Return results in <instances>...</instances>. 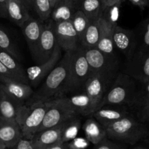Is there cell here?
I'll use <instances>...</instances> for the list:
<instances>
[{
    "instance_id": "7dc6e473",
    "label": "cell",
    "mask_w": 149,
    "mask_h": 149,
    "mask_svg": "<svg viewBox=\"0 0 149 149\" xmlns=\"http://www.w3.org/2000/svg\"><path fill=\"white\" fill-rule=\"evenodd\" d=\"M4 93V90H3V89H2V87H1V84H0V100H1V97H2V96H3Z\"/></svg>"
},
{
    "instance_id": "816d5d0a",
    "label": "cell",
    "mask_w": 149,
    "mask_h": 149,
    "mask_svg": "<svg viewBox=\"0 0 149 149\" xmlns=\"http://www.w3.org/2000/svg\"><path fill=\"white\" fill-rule=\"evenodd\" d=\"M148 136H149V133H148Z\"/></svg>"
},
{
    "instance_id": "ab89813d",
    "label": "cell",
    "mask_w": 149,
    "mask_h": 149,
    "mask_svg": "<svg viewBox=\"0 0 149 149\" xmlns=\"http://www.w3.org/2000/svg\"><path fill=\"white\" fill-rule=\"evenodd\" d=\"M7 0H0V17L7 18Z\"/></svg>"
},
{
    "instance_id": "f907efd6",
    "label": "cell",
    "mask_w": 149,
    "mask_h": 149,
    "mask_svg": "<svg viewBox=\"0 0 149 149\" xmlns=\"http://www.w3.org/2000/svg\"><path fill=\"white\" fill-rule=\"evenodd\" d=\"M148 7H149V1H148Z\"/></svg>"
},
{
    "instance_id": "7402d4cb",
    "label": "cell",
    "mask_w": 149,
    "mask_h": 149,
    "mask_svg": "<svg viewBox=\"0 0 149 149\" xmlns=\"http://www.w3.org/2000/svg\"><path fill=\"white\" fill-rule=\"evenodd\" d=\"M67 98L71 107L79 116H90L95 111L91 99L84 91L74 93Z\"/></svg>"
},
{
    "instance_id": "277c9868",
    "label": "cell",
    "mask_w": 149,
    "mask_h": 149,
    "mask_svg": "<svg viewBox=\"0 0 149 149\" xmlns=\"http://www.w3.org/2000/svg\"><path fill=\"white\" fill-rule=\"evenodd\" d=\"M48 101H37L21 105L16 122L23 138L31 140L40 128L48 108Z\"/></svg>"
},
{
    "instance_id": "7c38bea8",
    "label": "cell",
    "mask_w": 149,
    "mask_h": 149,
    "mask_svg": "<svg viewBox=\"0 0 149 149\" xmlns=\"http://www.w3.org/2000/svg\"><path fill=\"white\" fill-rule=\"evenodd\" d=\"M57 42L64 52H74L80 48V42L71 20L55 23Z\"/></svg>"
},
{
    "instance_id": "60d3db41",
    "label": "cell",
    "mask_w": 149,
    "mask_h": 149,
    "mask_svg": "<svg viewBox=\"0 0 149 149\" xmlns=\"http://www.w3.org/2000/svg\"><path fill=\"white\" fill-rule=\"evenodd\" d=\"M134 5L139 7L141 10H144L146 7H148L149 0H129Z\"/></svg>"
},
{
    "instance_id": "8fae6325",
    "label": "cell",
    "mask_w": 149,
    "mask_h": 149,
    "mask_svg": "<svg viewBox=\"0 0 149 149\" xmlns=\"http://www.w3.org/2000/svg\"><path fill=\"white\" fill-rule=\"evenodd\" d=\"M127 74L142 84L149 81V50L134 53L128 60Z\"/></svg>"
},
{
    "instance_id": "6da1fadb",
    "label": "cell",
    "mask_w": 149,
    "mask_h": 149,
    "mask_svg": "<svg viewBox=\"0 0 149 149\" xmlns=\"http://www.w3.org/2000/svg\"><path fill=\"white\" fill-rule=\"evenodd\" d=\"M72 52H65L56 66L45 79L42 86L33 92L27 104L37 101H49L61 97V91L68 77Z\"/></svg>"
},
{
    "instance_id": "d6a6232c",
    "label": "cell",
    "mask_w": 149,
    "mask_h": 149,
    "mask_svg": "<svg viewBox=\"0 0 149 149\" xmlns=\"http://www.w3.org/2000/svg\"><path fill=\"white\" fill-rule=\"evenodd\" d=\"M149 103V81L143 86L139 90H137L135 98L132 102V106H135L138 109H141Z\"/></svg>"
},
{
    "instance_id": "5bb4252c",
    "label": "cell",
    "mask_w": 149,
    "mask_h": 149,
    "mask_svg": "<svg viewBox=\"0 0 149 149\" xmlns=\"http://www.w3.org/2000/svg\"><path fill=\"white\" fill-rule=\"evenodd\" d=\"M0 84L4 91L20 104H25L33 94V90L29 84L20 82L10 78L0 79Z\"/></svg>"
},
{
    "instance_id": "1f68e13d",
    "label": "cell",
    "mask_w": 149,
    "mask_h": 149,
    "mask_svg": "<svg viewBox=\"0 0 149 149\" xmlns=\"http://www.w3.org/2000/svg\"><path fill=\"white\" fill-rule=\"evenodd\" d=\"M136 36L138 41L136 51L149 50V17L143 22L139 33Z\"/></svg>"
},
{
    "instance_id": "ffe728a7",
    "label": "cell",
    "mask_w": 149,
    "mask_h": 149,
    "mask_svg": "<svg viewBox=\"0 0 149 149\" xmlns=\"http://www.w3.org/2000/svg\"><path fill=\"white\" fill-rule=\"evenodd\" d=\"M29 10L21 0H7V18L19 27H23L26 22L31 17Z\"/></svg>"
},
{
    "instance_id": "ee69618b",
    "label": "cell",
    "mask_w": 149,
    "mask_h": 149,
    "mask_svg": "<svg viewBox=\"0 0 149 149\" xmlns=\"http://www.w3.org/2000/svg\"><path fill=\"white\" fill-rule=\"evenodd\" d=\"M64 1H66V2H68V4H71V5L74 6L75 8H77V10H78L79 4L81 0H64Z\"/></svg>"
},
{
    "instance_id": "9c48e42d",
    "label": "cell",
    "mask_w": 149,
    "mask_h": 149,
    "mask_svg": "<svg viewBox=\"0 0 149 149\" xmlns=\"http://www.w3.org/2000/svg\"><path fill=\"white\" fill-rule=\"evenodd\" d=\"M58 45L55 31V23L52 20L42 24V32L34 60L37 63H45L50 58Z\"/></svg>"
},
{
    "instance_id": "681fc988",
    "label": "cell",
    "mask_w": 149,
    "mask_h": 149,
    "mask_svg": "<svg viewBox=\"0 0 149 149\" xmlns=\"http://www.w3.org/2000/svg\"><path fill=\"white\" fill-rule=\"evenodd\" d=\"M134 149H146V148H143V147H141V146H139V147H137V148H134Z\"/></svg>"
},
{
    "instance_id": "f546056e",
    "label": "cell",
    "mask_w": 149,
    "mask_h": 149,
    "mask_svg": "<svg viewBox=\"0 0 149 149\" xmlns=\"http://www.w3.org/2000/svg\"><path fill=\"white\" fill-rule=\"evenodd\" d=\"M71 23H72L74 29L78 36L79 39L80 45H81V41L82 39L83 36L84 34L86 29L90 23V20L88 17L81 11L78 10L76 11L71 19Z\"/></svg>"
},
{
    "instance_id": "4fadbf2b",
    "label": "cell",
    "mask_w": 149,
    "mask_h": 149,
    "mask_svg": "<svg viewBox=\"0 0 149 149\" xmlns=\"http://www.w3.org/2000/svg\"><path fill=\"white\" fill-rule=\"evenodd\" d=\"M113 42L115 49L127 57L132 58L138 47L136 33L132 30L124 29L116 25L113 32Z\"/></svg>"
},
{
    "instance_id": "3957f363",
    "label": "cell",
    "mask_w": 149,
    "mask_h": 149,
    "mask_svg": "<svg viewBox=\"0 0 149 149\" xmlns=\"http://www.w3.org/2000/svg\"><path fill=\"white\" fill-rule=\"evenodd\" d=\"M136 91V85L132 77L127 74H118L97 109L105 106H132Z\"/></svg>"
},
{
    "instance_id": "30bf717a",
    "label": "cell",
    "mask_w": 149,
    "mask_h": 149,
    "mask_svg": "<svg viewBox=\"0 0 149 149\" xmlns=\"http://www.w3.org/2000/svg\"><path fill=\"white\" fill-rule=\"evenodd\" d=\"M62 51L61 48L58 45L49 60L37 65H33L26 68V76L31 87L36 88L38 85L44 81L61 59Z\"/></svg>"
},
{
    "instance_id": "cb8c5ba5",
    "label": "cell",
    "mask_w": 149,
    "mask_h": 149,
    "mask_svg": "<svg viewBox=\"0 0 149 149\" xmlns=\"http://www.w3.org/2000/svg\"><path fill=\"white\" fill-rule=\"evenodd\" d=\"M21 105L13 100L4 92L0 100V116L7 120L16 122Z\"/></svg>"
},
{
    "instance_id": "d590c367",
    "label": "cell",
    "mask_w": 149,
    "mask_h": 149,
    "mask_svg": "<svg viewBox=\"0 0 149 149\" xmlns=\"http://www.w3.org/2000/svg\"><path fill=\"white\" fill-rule=\"evenodd\" d=\"M94 149H122V147L112 142L109 138H105L100 143L95 146Z\"/></svg>"
},
{
    "instance_id": "d6986e66",
    "label": "cell",
    "mask_w": 149,
    "mask_h": 149,
    "mask_svg": "<svg viewBox=\"0 0 149 149\" xmlns=\"http://www.w3.org/2000/svg\"><path fill=\"white\" fill-rule=\"evenodd\" d=\"M63 125L64 123L35 134L31 141L36 149H43L61 141Z\"/></svg>"
},
{
    "instance_id": "4316f807",
    "label": "cell",
    "mask_w": 149,
    "mask_h": 149,
    "mask_svg": "<svg viewBox=\"0 0 149 149\" xmlns=\"http://www.w3.org/2000/svg\"><path fill=\"white\" fill-rule=\"evenodd\" d=\"M78 10H81L90 20L100 18L103 7L101 0H81Z\"/></svg>"
},
{
    "instance_id": "2e32d148",
    "label": "cell",
    "mask_w": 149,
    "mask_h": 149,
    "mask_svg": "<svg viewBox=\"0 0 149 149\" xmlns=\"http://www.w3.org/2000/svg\"><path fill=\"white\" fill-rule=\"evenodd\" d=\"M22 138L21 130L17 122L0 116V141L6 148H14Z\"/></svg>"
},
{
    "instance_id": "d4e9b609",
    "label": "cell",
    "mask_w": 149,
    "mask_h": 149,
    "mask_svg": "<svg viewBox=\"0 0 149 149\" xmlns=\"http://www.w3.org/2000/svg\"><path fill=\"white\" fill-rule=\"evenodd\" d=\"M100 19V18H99ZM90 20L88 26L86 29L80 47L84 49L95 48L100 38V20Z\"/></svg>"
},
{
    "instance_id": "484cf974",
    "label": "cell",
    "mask_w": 149,
    "mask_h": 149,
    "mask_svg": "<svg viewBox=\"0 0 149 149\" xmlns=\"http://www.w3.org/2000/svg\"><path fill=\"white\" fill-rule=\"evenodd\" d=\"M77 10H78L74 6L68 4L64 0H61L52 8L50 16L51 20L55 23L69 21L71 20Z\"/></svg>"
},
{
    "instance_id": "e575fe53",
    "label": "cell",
    "mask_w": 149,
    "mask_h": 149,
    "mask_svg": "<svg viewBox=\"0 0 149 149\" xmlns=\"http://www.w3.org/2000/svg\"><path fill=\"white\" fill-rule=\"evenodd\" d=\"M89 146L90 142L81 137H77L67 143L68 149H87Z\"/></svg>"
},
{
    "instance_id": "7bdbcfd3",
    "label": "cell",
    "mask_w": 149,
    "mask_h": 149,
    "mask_svg": "<svg viewBox=\"0 0 149 149\" xmlns=\"http://www.w3.org/2000/svg\"><path fill=\"white\" fill-rule=\"evenodd\" d=\"M101 1L102 4H103V7L104 9L106 7L113 5V4H116V3L122 1V0H101Z\"/></svg>"
},
{
    "instance_id": "8d00e7d4",
    "label": "cell",
    "mask_w": 149,
    "mask_h": 149,
    "mask_svg": "<svg viewBox=\"0 0 149 149\" xmlns=\"http://www.w3.org/2000/svg\"><path fill=\"white\" fill-rule=\"evenodd\" d=\"M138 115L140 122H149V103L147 105H146L145 106L141 108V109H138Z\"/></svg>"
},
{
    "instance_id": "83f0119b",
    "label": "cell",
    "mask_w": 149,
    "mask_h": 149,
    "mask_svg": "<svg viewBox=\"0 0 149 149\" xmlns=\"http://www.w3.org/2000/svg\"><path fill=\"white\" fill-rule=\"evenodd\" d=\"M0 49L14 57L18 61H21V54L17 45L7 31L0 24Z\"/></svg>"
},
{
    "instance_id": "52a82bcc",
    "label": "cell",
    "mask_w": 149,
    "mask_h": 149,
    "mask_svg": "<svg viewBox=\"0 0 149 149\" xmlns=\"http://www.w3.org/2000/svg\"><path fill=\"white\" fill-rule=\"evenodd\" d=\"M90 69V74L97 73L118 74L119 63L116 56L105 54L97 48H81Z\"/></svg>"
},
{
    "instance_id": "b9f144b4",
    "label": "cell",
    "mask_w": 149,
    "mask_h": 149,
    "mask_svg": "<svg viewBox=\"0 0 149 149\" xmlns=\"http://www.w3.org/2000/svg\"><path fill=\"white\" fill-rule=\"evenodd\" d=\"M43 149H68V146H67V143H63L62 141H59L53 145H51Z\"/></svg>"
},
{
    "instance_id": "9a60e30c",
    "label": "cell",
    "mask_w": 149,
    "mask_h": 149,
    "mask_svg": "<svg viewBox=\"0 0 149 149\" xmlns=\"http://www.w3.org/2000/svg\"><path fill=\"white\" fill-rule=\"evenodd\" d=\"M118 106H105L95 111L90 116L95 119L106 129L119 119L130 116L126 109Z\"/></svg>"
},
{
    "instance_id": "bcb514c9",
    "label": "cell",
    "mask_w": 149,
    "mask_h": 149,
    "mask_svg": "<svg viewBox=\"0 0 149 149\" xmlns=\"http://www.w3.org/2000/svg\"><path fill=\"white\" fill-rule=\"evenodd\" d=\"M49 3H50L51 7H52V8H53V7H55V6L60 1H61V0H49Z\"/></svg>"
},
{
    "instance_id": "ba28073f",
    "label": "cell",
    "mask_w": 149,
    "mask_h": 149,
    "mask_svg": "<svg viewBox=\"0 0 149 149\" xmlns=\"http://www.w3.org/2000/svg\"><path fill=\"white\" fill-rule=\"evenodd\" d=\"M117 74L104 73L90 74L83 91L87 93L91 99L95 111L97 109L100 101L109 90Z\"/></svg>"
},
{
    "instance_id": "ac0fdd59",
    "label": "cell",
    "mask_w": 149,
    "mask_h": 149,
    "mask_svg": "<svg viewBox=\"0 0 149 149\" xmlns=\"http://www.w3.org/2000/svg\"><path fill=\"white\" fill-rule=\"evenodd\" d=\"M100 38L96 48L102 52L111 56H116L115 47L113 42V32L114 27L105 20L101 15L100 17Z\"/></svg>"
},
{
    "instance_id": "5b68a950",
    "label": "cell",
    "mask_w": 149,
    "mask_h": 149,
    "mask_svg": "<svg viewBox=\"0 0 149 149\" xmlns=\"http://www.w3.org/2000/svg\"><path fill=\"white\" fill-rule=\"evenodd\" d=\"M90 76V69L81 47L72 52L69 73L66 83L63 88L61 97L68 94L82 92Z\"/></svg>"
},
{
    "instance_id": "603a6c76",
    "label": "cell",
    "mask_w": 149,
    "mask_h": 149,
    "mask_svg": "<svg viewBox=\"0 0 149 149\" xmlns=\"http://www.w3.org/2000/svg\"><path fill=\"white\" fill-rule=\"evenodd\" d=\"M83 130L86 139L93 145H97L107 138L106 129L93 117L89 118L83 125Z\"/></svg>"
},
{
    "instance_id": "44dd1931",
    "label": "cell",
    "mask_w": 149,
    "mask_h": 149,
    "mask_svg": "<svg viewBox=\"0 0 149 149\" xmlns=\"http://www.w3.org/2000/svg\"><path fill=\"white\" fill-rule=\"evenodd\" d=\"M0 62L6 68L13 74L18 81L29 84L26 69L23 68L21 64L14 57L5 51L0 49Z\"/></svg>"
},
{
    "instance_id": "f1b7e54d",
    "label": "cell",
    "mask_w": 149,
    "mask_h": 149,
    "mask_svg": "<svg viewBox=\"0 0 149 149\" xmlns=\"http://www.w3.org/2000/svg\"><path fill=\"white\" fill-rule=\"evenodd\" d=\"M81 128V121L78 116L72 118L65 122L61 133V141L68 143L76 138Z\"/></svg>"
},
{
    "instance_id": "c3c4849f",
    "label": "cell",
    "mask_w": 149,
    "mask_h": 149,
    "mask_svg": "<svg viewBox=\"0 0 149 149\" xmlns=\"http://www.w3.org/2000/svg\"><path fill=\"white\" fill-rule=\"evenodd\" d=\"M0 149H6L5 146H4V144L1 142V141H0Z\"/></svg>"
},
{
    "instance_id": "4dcf8cb0",
    "label": "cell",
    "mask_w": 149,
    "mask_h": 149,
    "mask_svg": "<svg viewBox=\"0 0 149 149\" xmlns=\"http://www.w3.org/2000/svg\"><path fill=\"white\" fill-rule=\"evenodd\" d=\"M32 7L42 22H46L50 18L52 7L49 0H32Z\"/></svg>"
},
{
    "instance_id": "e0dca14e",
    "label": "cell",
    "mask_w": 149,
    "mask_h": 149,
    "mask_svg": "<svg viewBox=\"0 0 149 149\" xmlns=\"http://www.w3.org/2000/svg\"><path fill=\"white\" fill-rule=\"evenodd\" d=\"M42 24H43V22L36 20L33 17H31V18L28 21H26L21 28L23 36L26 39L33 59L37 52L38 45H39L41 32H42Z\"/></svg>"
},
{
    "instance_id": "f6af8a7d",
    "label": "cell",
    "mask_w": 149,
    "mask_h": 149,
    "mask_svg": "<svg viewBox=\"0 0 149 149\" xmlns=\"http://www.w3.org/2000/svg\"><path fill=\"white\" fill-rule=\"evenodd\" d=\"M21 1L24 3L25 5L29 9L32 7V0H21Z\"/></svg>"
},
{
    "instance_id": "836d02e7",
    "label": "cell",
    "mask_w": 149,
    "mask_h": 149,
    "mask_svg": "<svg viewBox=\"0 0 149 149\" xmlns=\"http://www.w3.org/2000/svg\"><path fill=\"white\" fill-rule=\"evenodd\" d=\"M122 1L118 2L110 7H106L103 10L101 16L113 26L117 25V20L119 17L120 7Z\"/></svg>"
},
{
    "instance_id": "f35d334b",
    "label": "cell",
    "mask_w": 149,
    "mask_h": 149,
    "mask_svg": "<svg viewBox=\"0 0 149 149\" xmlns=\"http://www.w3.org/2000/svg\"><path fill=\"white\" fill-rule=\"evenodd\" d=\"M4 77H6V78L13 79L17 80L15 78L14 76H13V74H12L11 73H10V71L5 68V67H4V65L0 62V79L4 78Z\"/></svg>"
},
{
    "instance_id": "8992f818",
    "label": "cell",
    "mask_w": 149,
    "mask_h": 149,
    "mask_svg": "<svg viewBox=\"0 0 149 149\" xmlns=\"http://www.w3.org/2000/svg\"><path fill=\"white\" fill-rule=\"evenodd\" d=\"M48 104L43 122L37 132L59 126L69 119L79 116L71 107L67 97H58L49 100Z\"/></svg>"
},
{
    "instance_id": "74e56055",
    "label": "cell",
    "mask_w": 149,
    "mask_h": 149,
    "mask_svg": "<svg viewBox=\"0 0 149 149\" xmlns=\"http://www.w3.org/2000/svg\"><path fill=\"white\" fill-rule=\"evenodd\" d=\"M14 148L15 149H36L31 140L24 138H22Z\"/></svg>"
},
{
    "instance_id": "7a4b0ae2",
    "label": "cell",
    "mask_w": 149,
    "mask_h": 149,
    "mask_svg": "<svg viewBox=\"0 0 149 149\" xmlns=\"http://www.w3.org/2000/svg\"><path fill=\"white\" fill-rule=\"evenodd\" d=\"M106 131L107 138L131 145L146 138L149 133L143 122L136 120L131 116H125L114 122L106 127Z\"/></svg>"
}]
</instances>
